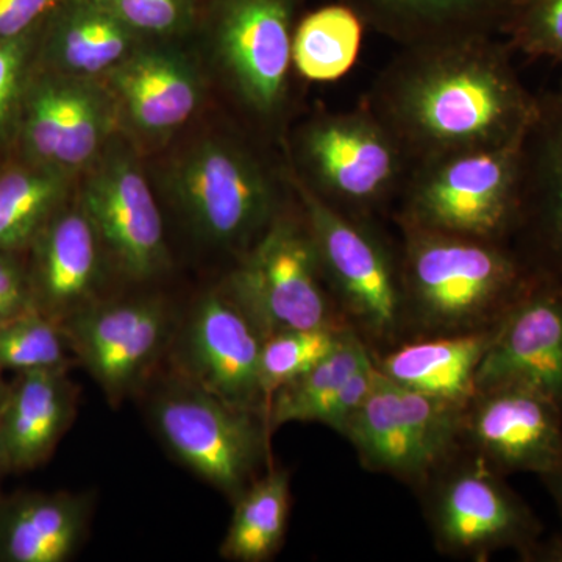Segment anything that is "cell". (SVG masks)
<instances>
[{"label": "cell", "instance_id": "obj_1", "mask_svg": "<svg viewBox=\"0 0 562 562\" xmlns=\"http://www.w3.org/2000/svg\"><path fill=\"white\" fill-rule=\"evenodd\" d=\"M502 36L401 47L362 102L382 121L409 165L522 138L531 94Z\"/></svg>", "mask_w": 562, "mask_h": 562}, {"label": "cell", "instance_id": "obj_2", "mask_svg": "<svg viewBox=\"0 0 562 562\" xmlns=\"http://www.w3.org/2000/svg\"><path fill=\"white\" fill-rule=\"evenodd\" d=\"M397 228L402 342L494 330L543 280L509 244Z\"/></svg>", "mask_w": 562, "mask_h": 562}, {"label": "cell", "instance_id": "obj_3", "mask_svg": "<svg viewBox=\"0 0 562 562\" xmlns=\"http://www.w3.org/2000/svg\"><path fill=\"white\" fill-rule=\"evenodd\" d=\"M405 151L364 102L319 111L292 135L291 176L331 209L379 221L408 173Z\"/></svg>", "mask_w": 562, "mask_h": 562}, {"label": "cell", "instance_id": "obj_4", "mask_svg": "<svg viewBox=\"0 0 562 562\" xmlns=\"http://www.w3.org/2000/svg\"><path fill=\"white\" fill-rule=\"evenodd\" d=\"M520 140L414 162L392 209L395 225L509 244L519 216Z\"/></svg>", "mask_w": 562, "mask_h": 562}, {"label": "cell", "instance_id": "obj_5", "mask_svg": "<svg viewBox=\"0 0 562 562\" xmlns=\"http://www.w3.org/2000/svg\"><path fill=\"white\" fill-rule=\"evenodd\" d=\"M288 168L277 171L241 139L194 144L173 162L168 190L199 238L250 249L292 199Z\"/></svg>", "mask_w": 562, "mask_h": 562}, {"label": "cell", "instance_id": "obj_6", "mask_svg": "<svg viewBox=\"0 0 562 562\" xmlns=\"http://www.w3.org/2000/svg\"><path fill=\"white\" fill-rule=\"evenodd\" d=\"M339 312L373 357L402 342L403 295L398 243L379 221L357 220L306 190L288 171Z\"/></svg>", "mask_w": 562, "mask_h": 562}, {"label": "cell", "instance_id": "obj_7", "mask_svg": "<svg viewBox=\"0 0 562 562\" xmlns=\"http://www.w3.org/2000/svg\"><path fill=\"white\" fill-rule=\"evenodd\" d=\"M222 288L265 339L284 330L349 325L328 290L312 231L294 190L290 203L268 231L239 255Z\"/></svg>", "mask_w": 562, "mask_h": 562}, {"label": "cell", "instance_id": "obj_8", "mask_svg": "<svg viewBox=\"0 0 562 562\" xmlns=\"http://www.w3.org/2000/svg\"><path fill=\"white\" fill-rule=\"evenodd\" d=\"M505 479L461 449L425 483L417 494L439 553L487 561L495 552L514 550L527 561L543 525Z\"/></svg>", "mask_w": 562, "mask_h": 562}, {"label": "cell", "instance_id": "obj_9", "mask_svg": "<svg viewBox=\"0 0 562 562\" xmlns=\"http://www.w3.org/2000/svg\"><path fill=\"white\" fill-rule=\"evenodd\" d=\"M151 420L169 450L233 502L272 464L266 417L187 379L160 392L151 403Z\"/></svg>", "mask_w": 562, "mask_h": 562}, {"label": "cell", "instance_id": "obj_10", "mask_svg": "<svg viewBox=\"0 0 562 562\" xmlns=\"http://www.w3.org/2000/svg\"><path fill=\"white\" fill-rule=\"evenodd\" d=\"M464 406L406 390L379 372L342 436L362 468L419 492L462 449Z\"/></svg>", "mask_w": 562, "mask_h": 562}, {"label": "cell", "instance_id": "obj_11", "mask_svg": "<svg viewBox=\"0 0 562 562\" xmlns=\"http://www.w3.org/2000/svg\"><path fill=\"white\" fill-rule=\"evenodd\" d=\"M301 0H214L217 58L244 110L265 125L288 110L292 35Z\"/></svg>", "mask_w": 562, "mask_h": 562}, {"label": "cell", "instance_id": "obj_12", "mask_svg": "<svg viewBox=\"0 0 562 562\" xmlns=\"http://www.w3.org/2000/svg\"><path fill=\"white\" fill-rule=\"evenodd\" d=\"M113 103L92 79L47 69L31 77L18 121L25 157L66 176L90 165L113 128Z\"/></svg>", "mask_w": 562, "mask_h": 562}, {"label": "cell", "instance_id": "obj_13", "mask_svg": "<svg viewBox=\"0 0 562 562\" xmlns=\"http://www.w3.org/2000/svg\"><path fill=\"white\" fill-rule=\"evenodd\" d=\"M74 357L110 403L143 383L169 341L172 317L157 299L92 302L61 322Z\"/></svg>", "mask_w": 562, "mask_h": 562}, {"label": "cell", "instance_id": "obj_14", "mask_svg": "<svg viewBox=\"0 0 562 562\" xmlns=\"http://www.w3.org/2000/svg\"><path fill=\"white\" fill-rule=\"evenodd\" d=\"M265 338L224 288L195 303L181 330L183 379L238 408L266 417L260 376Z\"/></svg>", "mask_w": 562, "mask_h": 562}, {"label": "cell", "instance_id": "obj_15", "mask_svg": "<svg viewBox=\"0 0 562 562\" xmlns=\"http://www.w3.org/2000/svg\"><path fill=\"white\" fill-rule=\"evenodd\" d=\"M461 447L503 476H541L562 457V405L522 387L476 391L462 408Z\"/></svg>", "mask_w": 562, "mask_h": 562}, {"label": "cell", "instance_id": "obj_16", "mask_svg": "<svg viewBox=\"0 0 562 562\" xmlns=\"http://www.w3.org/2000/svg\"><path fill=\"white\" fill-rule=\"evenodd\" d=\"M509 246L536 276L562 283V79L538 95L520 140L519 216Z\"/></svg>", "mask_w": 562, "mask_h": 562}, {"label": "cell", "instance_id": "obj_17", "mask_svg": "<svg viewBox=\"0 0 562 562\" xmlns=\"http://www.w3.org/2000/svg\"><path fill=\"white\" fill-rule=\"evenodd\" d=\"M103 249L125 276L147 280L169 266L160 209L136 161L124 154L103 158L81 192Z\"/></svg>", "mask_w": 562, "mask_h": 562}, {"label": "cell", "instance_id": "obj_18", "mask_svg": "<svg viewBox=\"0 0 562 562\" xmlns=\"http://www.w3.org/2000/svg\"><path fill=\"white\" fill-rule=\"evenodd\" d=\"M522 387L562 405V283L542 280L502 322L476 391Z\"/></svg>", "mask_w": 562, "mask_h": 562}, {"label": "cell", "instance_id": "obj_19", "mask_svg": "<svg viewBox=\"0 0 562 562\" xmlns=\"http://www.w3.org/2000/svg\"><path fill=\"white\" fill-rule=\"evenodd\" d=\"M102 247L80 205L58 210L31 244L33 308L61 324L95 302L102 280Z\"/></svg>", "mask_w": 562, "mask_h": 562}, {"label": "cell", "instance_id": "obj_20", "mask_svg": "<svg viewBox=\"0 0 562 562\" xmlns=\"http://www.w3.org/2000/svg\"><path fill=\"white\" fill-rule=\"evenodd\" d=\"M68 369L18 373L0 408V452L7 472H31L49 460L76 414Z\"/></svg>", "mask_w": 562, "mask_h": 562}, {"label": "cell", "instance_id": "obj_21", "mask_svg": "<svg viewBox=\"0 0 562 562\" xmlns=\"http://www.w3.org/2000/svg\"><path fill=\"white\" fill-rule=\"evenodd\" d=\"M114 102L147 135H166L191 120L201 105V80L176 52L136 49L105 74Z\"/></svg>", "mask_w": 562, "mask_h": 562}, {"label": "cell", "instance_id": "obj_22", "mask_svg": "<svg viewBox=\"0 0 562 562\" xmlns=\"http://www.w3.org/2000/svg\"><path fill=\"white\" fill-rule=\"evenodd\" d=\"M138 40L102 0H61L43 22L38 54L47 70L92 79L138 49Z\"/></svg>", "mask_w": 562, "mask_h": 562}, {"label": "cell", "instance_id": "obj_23", "mask_svg": "<svg viewBox=\"0 0 562 562\" xmlns=\"http://www.w3.org/2000/svg\"><path fill=\"white\" fill-rule=\"evenodd\" d=\"M401 47L502 36L513 0H338Z\"/></svg>", "mask_w": 562, "mask_h": 562}, {"label": "cell", "instance_id": "obj_24", "mask_svg": "<svg viewBox=\"0 0 562 562\" xmlns=\"http://www.w3.org/2000/svg\"><path fill=\"white\" fill-rule=\"evenodd\" d=\"M88 495L20 492L0 495V562H66L87 538Z\"/></svg>", "mask_w": 562, "mask_h": 562}, {"label": "cell", "instance_id": "obj_25", "mask_svg": "<svg viewBox=\"0 0 562 562\" xmlns=\"http://www.w3.org/2000/svg\"><path fill=\"white\" fill-rule=\"evenodd\" d=\"M494 330L413 339L375 355L376 369L398 386L464 406L476 392V372Z\"/></svg>", "mask_w": 562, "mask_h": 562}, {"label": "cell", "instance_id": "obj_26", "mask_svg": "<svg viewBox=\"0 0 562 562\" xmlns=\"http://www.w3.org/2000/svg\"><path fill=\"white\" fill-rule=\"evenodd\" d=\"M291 516V476L272 464L235 501L221 557L235 562H266L283 547Z\"/></svg>", "mask_w": 562, "mask_h": 562}, {"label": "cell", "instance_id": "obj_27", "mask_svg": "<svg viewBox=\"0 0 562 562\" xmlns=\"http://www.w3.org/2000/svg\"><path fill=\"white\" fill-rule=\"evenodd\" d=\"M366 29L361 18L341 2L306 14L292 35L295 72L313 83L341 80L360 57Z\"/></svg>", "mask_w": 562, "mask_h": 562}, {"label": "cell", "instance_id": "obj_28", "mask_svg": "<svg viewBox=\"0 0 562 562\" xmlns=\"http://www.w3.org/2000/svg\"><path fill=\"white\" fill-rule=\"evenodd\" d=\"M372 357L368 344L349 328L338 347L319 364L273 392L266 412L271 435L291 422L319 420L336 392Z\"/></svg>", "mask_w": 562, "mask_h": 562}, {"label": "cell", "instance_id": "obj_29", "mask_svg": "<svg viewBox=\"0 0 562 562\" xmlns=\"http://www.w3.org/2000/svg\"><path fill=\"white\" fill-rule=\"evenodd\" d=\"M66 173L32 165L0 176V250L31 247L44 225L61 209Z\"/></svg>", "mask_w": 562, "mask_h": 562}, {"label": "cell", "instance_id": "obj_30", "mask_svg": "<svg viewBox=\"0 0 562 562\" xmlns=\"http://www.w3.org/2000/svg\"><path fill=\"white\" fill-rule=\"evenodd\" d=\"M68 339L58 322L35 308L0 327V368L16 373L68 369Z\"/></svg>", "mask_w": 562, "mask_h": 562}, {"label": "cell", "instance_id": "obj_31", "mask_svg": "<svg viewBox=\"0 0 562 562\" xmlns=\"http://www.w3.org/2000/svg\"><path fill=\"white\" fill-rule=\"evenodd\" d=\"M346 327L303 328L273 333L262 342L260 376L266 402L273 392L319 364L341 342ZM268 412V409H266Z\"/></svg>", "mask_w": 562, "mask_h": 562}, {"label": "cell", "instance_id": "obj_32", "mask_svg": "<svg viewBox=\"0 0 562 562\" xmlns=\"http://www.w3.org/2000/svg\"><path fill=\"white\" fill-rule=\"evenodd\" d=\"M502 38L513 52L562 63V0H513Z\"/></svg>", "mask_w": 562, "mask_h": 562}, {"label": "cell", "instance_id": "obj_33", "mask_svg": "<svg viewBox=\"0 0 562 562\" xmlns=\"http://www.w3.org/2000/svg\"><path fill=\"white\" fill-rule=\"evenodd\" d=\"M43 24L18 38L0 41V138L18 127L22 101L32 77Z\"/></svg>", "mask_w": 562, "mask_h": 562}, {"label": "cell", "instance_id": "obj_34", "mask_svg": "<svg viewBox=\"0 0 562 562\" xmlns=\"http://www.w3.org/2000/svg\"><path fill=\"white\" fill-rule=\"evenodd\" d=\"M140 38H169L191 27L198 0H102Z\"/></svg>", "mask_w": 562, "mask_h": 562}, {"label": "cell", "instance_id": "obj_35", "mask_svg": "<svg viewBox=\"0 0 562 562\" xmlns=\"http://www.w3.org/2000/svg\"><path fill=\"white\" fill-rule=\"evenodd\" d=\"M376 375L379 371L372 357L342 384L341 390L336 392L335 397L322 412L317 424L327 425L333 431L342 436L351 417L360 409L362 402L371 392Z\"/></svg>", "mask_w": 562, "mask_h": 562}, {"label": "cell", "instance_id": "obj_36", "mask_svg": "<svg viewBox=\"0 0 562 562\" xmlns=\"http://www.w3.org/2000/svg\"><path fill=\"white\" fill-rule=\"evenodd\" d=\"M61 0H0V41L38 29Z\"/></svg>", "mask_w": 562, "mask_h": 562}, {"label": "cell", "instance_id": "obj_37", "mask_svg": "<svg viewBox=\"0 0 562 562\" xmlns=\"http://www.w3.org/2000/svg\"><path fill=\"white\" fill-rule=\"evenodd\" d=\"M18 254L20 251L0 250V301L33 308L29 268Z\"/></svg>", "mask_w": 562, "mask_h": 562}, {"label": "cell", "instance_id": "obj_38", "mask_svg": "<svg viewBox=\"0 0 562 562\" xmlns=\"http://www.w3.org/2000/svg\"><path fill=\"white\" fill-rule=\"evenodd\" d=\"M539 479H541L542 483L546 484V487L549 490L550 495H552L554 503H557L558 513H560L562 524V457L549 472L543 473Z\"/></svg>", "mask_w": 562, "mask_h": 562}, {"label": "cell", "instance_id": "obj_39", "mask_svg": "<svg viewBox=\"0 0 562 562\" xmlns=\"http://www.w3.org/2000/svg\"><path fill=\"white\" fill-rule=\"evenodd\" d=\"M32 308H20V306L11 305V303L0 301V327L9 324L11 319L20 316V314L29 312Z\"/></svg>", "mask_w": 562, "mask_h": 562}, {"label": "cell", "instance_id": "obj_40", "mask_svg": "<svg viewBox=\"0 0 562 562\" xmlns=\"http://www.w3.org/2000/svg\"><path fill=\"white\" fill-rule=\"evenodd\" d=\"M2 372L3 369L0 368V408H2L3 403L7 401V395H9L10 392V383H7L5 380H3Z\"/></svg>", "mask_w": 562, "mask_h": 562}, {"label": "cell", "instance_id": "obj_41", "mask_svg": "<svg viewBox=\"0 0 562 562\" xmlns=\"http://www.w3.org/2000/svg\"><path fill=\"white\" fill-rule=\"evenodd\" d=\"M5 473L9 472H7L5 462H3L2 452H0V480H2V476L5 475Z\"/></svg>", "mask_w": 562, "mask_h": 562}]
</instances>
